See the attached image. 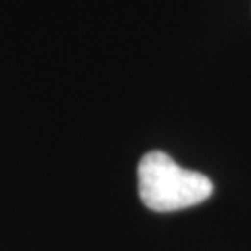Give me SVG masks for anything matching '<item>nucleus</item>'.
<instances>
[{
  "mask_svg": "<svg viewBox=\"0 0 251 251\" xmlns=\"http://www.w3.org/2000/svg\"><path fill=\"white\" fill-rule=\"evenodd\" d=\"M214 184L205 174L180 168L168 153L151 151L138 163V195L153 211H178L211 197Z\"/></svg>",
  "mask_w": 251,
  "mask_h": 251,
  "instance_id": "1",
  "label": "nucleus"
}]
</instances>
